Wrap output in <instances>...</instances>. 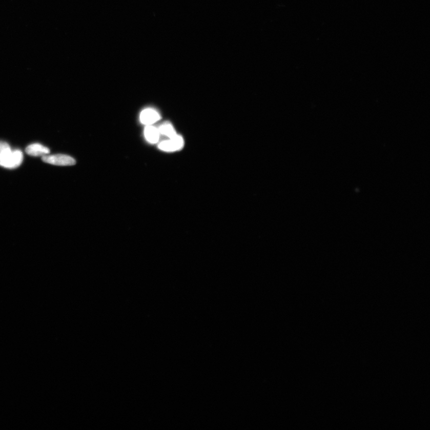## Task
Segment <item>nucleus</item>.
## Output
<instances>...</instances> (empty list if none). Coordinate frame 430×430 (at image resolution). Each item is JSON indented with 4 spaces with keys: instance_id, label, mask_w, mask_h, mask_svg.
Masks as SVG:
<instances>
[{
    "instance_id": "obj_5",
    "label": "nucleus",
    "mask_w": 430,
    "mask_h": 430,
    "mask_svg": "<svg viewBox=\"0 0 430 430\" xmlns=\"http://www.w3.org/2000/svg\"><path fill=\"white\" fill-rule=\"evenodd\" d=\"M27 154L31 156H45L50 153L49 148L39 144H32L28 146L25 150Z\"/></svg>"
},
{
    "instance_id": "obj_8",
    "label": "nucleus",
    "mask_w": 430,
    "mask_h": 430,
    "mask_svg": "<svg viewBox=\"0 0 430 430\" xmlns=\"http://www.w3.org/2000/svg\"><path fill=\"white\" fill-rule=\"evenodd\" d=\"M11 150L9 145L5 142L0 141V157Z\"/></svg>"
},
{
    "instance_id": "obj_1",
    "label": "nucleus",
    "mask_w": 430,
    "mask_h": 430,
    "mask_svg": "<svg viewBox=\"0 0 430 430\" xmlns=\"http://www.w3.org/2000/svg\"><path fill=\"white\" fill-rule=\"evenodd\" d=\"M23 152L19 150L7 152L0 157V166L7 169H15L23 161Z\"/></svg>"
},
{
    "instance_id": "obj_7",
    "label": "nucleus",
    "mask_w": 430,
    "mask_h": 430,
    "mask_svg": "<svg viewBox=\"0 0 430 430\" xmlns=\"http://www.w3.org/2000/svg\"><path fill=\"white\" fill-rule=\"evenodd\" d=\"M158 129L160 134L168 136L170 139L175 138L177 136L174 128L169 122H166V124L162 125Z\"/></svg>"
},
{
    "instance_id": "obj_2",
    "label": "nucleus",
    "mask_w": 430,
    "mask_h": 430,
    "mask_svg": "<svg viewBox=\"0 0 430 430\" xmlns=\"http://www.w3.org/2000/svg\"><path fill=\"white\" fill-rule=\"evenodd\" d=\"M42 160L46 163L56 166H73L76 164L75 159L64 154H56L43 156Z\"/></svg>"
},
{
    "instance_id": "obj_3",
    "label": "nucleus",
    "mask_w": 430,
    "mask_h": 430,
    "mask_svg": "<svg viewBox=\"0 0 430 430\" xmlns=\"http://www.w3.org/2000/svg\"><path fill=\"white\" fill-rule=\"evenodd\" d=\"M184 141L182 137L177 135L175 138L161 142L158 145L159 149L166 152H174L181 150Z\"/></svg>"
},
{
    "instance_id": "obj_6",
    "label": "nucleus",
    "mask_w": 430,
    "mask_h": 430,
    "mask_svg": "<svg viewBox=\"0 0 430 430\" xmlns=\"http://www.w3.org/2000/svg\"><path fill=\"white\" fill-rule=\"evenodd\" d=\"M144 134L147 141L153 144L157 143L160 138V132L158 129L151 125L146 126Z\"/></svg>"
},
{
    "instance_id": "obj_4",
    "label": "nucleus",
    "mask_w": 430,
    "mask_h": 430,
    "mask_svg": "<svg viewBox=\"0 0 430 430\" xmlns=\"http://www.w3.org/2000/svg\"><path fill=\"white\" fill-rule=\"evenodd\" d=\"M161 116L157 111L151 108H147L142 111L140 115V120L142 124L146 125H151L155 122L160 120Z\"/></svg>"
}]
</instances>
